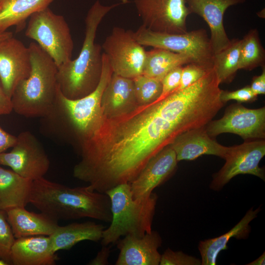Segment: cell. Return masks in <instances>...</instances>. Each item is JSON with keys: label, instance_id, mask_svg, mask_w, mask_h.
<instances>
[{"label": "cell", "instance_id": "1", "mask_svg": "<svg viewBox=\"0 0 265 265\" xmlns=\"http://www.w3.org/2000/svg\"><path fill=\"white\" fill-rule=\"evenodd\" d=\"M203 126L193 98L176 90L124 115L103 119L81 145L76 172L94 190L105 193L133 181L150 159L177 136Z\"/></svg>", "mask_w": 265, "mask_h": 265}, {"label": "cell", "instance_id": "2", "mask_svg": "<svg viewBox=\"0 0 265 265\" xmlns=\"http://www.w3.org/2000/svg\"><path fill=\"white\" fill-rule=\"evenodd\" d=\"M103 65L96 88L80 98L65 97L58 86L54 101L48 112L41 117L40 130L46 136L60 142L81 145L101 125L103 115L101 100L113 72L106 54H102Z\"/></svg>", "mask_w": 265, "mask_h": 265}, {"label": "cell", "instance_id": "3", "mask_svg": "<svg viewBox=\"0 0 265 265\" xmlns=\"http://www.w3.org/2000/svg\"><path fill=\"white\" fill-rule=\"evenodd\" d=\"M29 203L57 220L87 217L108 223L112 220L108 195L89 186L70 187L43 177L33 181Z\"/></svg>", "mask_w": 265, "mask_h": 265}, {"label": "cell", "instance_id": "4", "mask_svg": "<svg viewBox=\"0 0 265 265\" xmlns=\"http://www.w3.org/2000/svg\"><path fill=\"white\" fill-rule=\"evenodd\" d=\"M118 5H104L97 0L88 10L84 39L78 56L58 67L57 85L66 98H82L97 87L102 73L103 53L102 46L95 42L96 32L104 17Z\"/></svg>", "mask_w": 265, "mask_h": 265}, {"label": "cell", "instance_id": "5", "mask_svg": "<svg viewBox=\"0 0 265 265\" xmlns=\"http://www.w3.org/2000/svg\"><path fill=\"white\" fill-rule=\"evenodd\" d=\"M31 60L28 77L15 88L11 100L13 110L26 117H42L54 101L58 85V67L36 42L28 46Z\"/></svg>", "mask_w": 265, "mask_h": 265}, {"label": "cell", "instance_id": "6", "mask_svg": "<svg viewBox=\"0 0 265 265\" xmlns=\"http://www.w3.org/2000/svg\"><path fill=\"white\" fill-rule=\"evenodd\" d=\"M105 193L110 199L112 220L103 231L102 246L115 244L122 236L141 237L151 232L158 198L156 193L145 198L133 199L129 183L120 184Z\"/></svg>", "mask_w": 265, "mask_h": 265}, {"label": "cell", "instance_id": "7", "mask_svg": "<svg viewBox=\"0 0 265 265\" xmlns=\"http://www.w3.org/2000/svg\"><path fill=\"white\" fill-rule=\"evenodd\" d=\"M25 35L34 40L57 67L72 59L74 42L69 26L63 16L49 7L30 16Z\"/></svg>", "mask_w": 265, "mask_h": 265}, {"label": "cell", "instance_id": "8", "mask_svg": "<svg viewBox=\"0 0 265 265\" xmlns=\"http://www.w3.org/2000/svg\"><path fill=\"white\" fill-rule=\"evenodd\" d=\"M133 35L142 46L185 54L191 57L194 63L207 69L213 68L214 53L210 38L204 29L183 33H167L153 31L142 25L133 31Z\"/></svg>", "mask_w": 265, "mask_h": 265}, {"label": "cell", "instance_id": "9", "mask_svg": "<svg viewBox=\"0 0 265 265\" xmlns=\"http://www.w3.org/2000/svg\"><path fill=\"white\" fill-rule=\"evenodd\" d=\"M102 48L113 73L132 79L143 74L146 51L135 39L133 31L114 27Z\"/></svg>", "mask_w": 265, "mask_h": 265}, {"label": "cell", "instance_id": "10", "mask_svg": "<svg viewBox=\"0 0 265 265\" xmlns=\"http://www.w3.org/2000/svg\"><path fill=\"white\" fill-rule=\"evenodd\" d=\"M0 164L9 167L21 176L34 181L48 171L50 161L44 148L30 132H22L17 136L9 152L0 154Z\"/></svg>", "mask_w": 265, "mask_h": 265}, {"label": "cell", "instance_id": "11", "mask_svg": "<svg viewBox=\"0 0 265 265\" xmlns=\"http://www.w3.org/2000/svg\"><path fill=\"white\" fill-rule=\"evenodd\" d=\"M265 155L264 139L246 140L240 145L230 147L225 163L212 176L210 188L220 190L234 177L239 174H250L265 180L264 168L259 166Z\"/></svg>", "mask_w": 265, "mask_h": 265}, {"label": "cell", "instance_id": "12", "mask_svg": "<svg viewBox=\"0 0 265 265\" xmlns=\"http://www.w3.org/2000/svg\"><path fill=\"white\" fill-rule=\"evenodd\" d=\"M146 28L153 31L183 33L187 31L186 19L191 14L185 0H134Z\"/></svg>", "mask_w": 265, "mask_h": 265}, {"label": "cell", "instance_id": "13", "mask_svg": "<svg viewBox=\"0 0 265 265\" xmlns=\"http://www.w3.org/2000/svg\"><path fill=\"white\" fill-rule=\"evenodd\" d=\"M205 128L212 137L228 132L238 134L245 141L264 139L265 107L250 109L239 104L231 105L222 118L211 120Z\"/></svg>", "mask_w": 265, "mask_h": 265}, {"label": "cell", "instance_id": "14", "mask_svg": "<svg viewBox=\"0 0 265 265\" xmlns=\"http://www.w3.org/2000/svg\"><path fill=\"white\" fill-rule=\"evenodd\" d=\"M30 71L28 47L13 36L0 43V80L9 98L17 85L28 77Z\"/></svg>", "mask_w": 265, "mask_h": 265}, {"label": "cell", "instance_id": "15", "mask_svg": "<svg viewBox=\"0 0 265 265\" xmlns=\"http://www.w3.org/2000/svg\"><path fill=\"white\" fill-rule=\"evenodd\" d=\"M178 161L169 145L164 147L148 161L137 177L130 183L133 199L148 197L156 187L173 175Z\"/></svg>", "mask_w": 265, "mask_h": 265}, {"label": "cell", "instance_id": "16", "mask_svg": "<svg viewBox=\"0 0 265 265\" xmlns=\"http://www.w3.org/2000/svg\"><path fill=\"white\" fill-rule=\"evenodd\" d=\"M162 238L156 231L152 230L141 237L124 236L116 243L119 250L116 265H159L161 254L158 249Z\"/></svg>", "mask_w": 265, "mask_h": 265}, {"label": "cell", "instance_id": "17", "mask_svg": "<svg viewBox=\"0 0 265 265\" xmlns=\"http://www.w3.org/2000/svg\"><path fill=\"white\" fill-rule=\"evenodd\" d=\"M191 12L201 17L211 31L210 40L215 54L230 44L231 40L225 31L224 15L230 6L243 3L246 0H185Z\"/></svg>", "mask_w": 265, "mask_h": 265}, {"label": "cell", "instance_id": "18", "mask_svg": "<svg viewBox=\"0 0 265 265\" xmlns=\"http://www.w3.org/2000/svg\"><path fill=\"white\" fill-rule=\"evenodd\" d=\"M174 151L178 161L194 160L203 155L225 159L230 147L223 146L207 133L205 127L192 129L177 136L169 145Z\"/></svg>", "mask_w": 265, "mask_h": 265}, {"label": "cell", "instance_id": "19", "mask_svg": "<svg viewBox=\"0 0 265 265\" xmlns=\"http://www.w3.org/2000/svg\"><path fill=\"white\" fill-rule=\"evenodd\" d=\"M138 106L132 79L113 73L102 95L103 119L124 115Z\"/></svg>", "mask_w": 265, "mask_h": 265}, {"label": "cell", "instance_id": "20", "mask_svg": "<svg viewBox=\"0 0 265 265\" xmlns=\"http://www.w3.org/2000/svg\"><path fill=\"white\" fill-rule=\"evenodd\" d=\"M10 259L14 265H54L58 258L50 237L41 235L16 238Z\"/></svg>", "mask_w": 265, "mask_h": 265}, {"label": "cell", "instance_id": "21", "mask_svg": "<svg viewBox=\"0 0 265 265\" xmlns=\"http://www.w3.org/2000/svg\"><path fill=\"white\" fill-rule=\"evenodd\" d=\"M7 220L16 238L52 235L59 226L58 220L43 212L35 213L25 208H17L6 212Z\"/></svg>", "mask_w": 265, "mask_h": 265}, {"label": "cell", "instance_id": "22", "mask_svg": "<svg viewBox=\"0 0 265 265\" xmlns=\"http://www.w3.org/2000/svg\"><path fill=\"white\" fill-rule=\"evenodd\" d=\"M250 209L242 219L229 231L219 237L201 240L198 249L201 256V265H215L219 253L228 248L227 243L231 238L246 239L251 231L250 222L257 217L260 212Z\"/></svg>", "mask_w": 265, "mask_h": 265}, {"label": "cell", "instance_id": "23", "mask_svg": "<svg viewBox=\"0 0 265 265\" xmlns=\"http://www.w3.org/2000/svg\"><path fill=\"white\" fill-rule=\"evenodd\" d=\"M105 228L103 225L92 221L58 226L49 236L53 250L55 253L60 250H69L84 240L98 242L101 240Z\"/></svg>", "mask_w": 265, "mask_h": 265}, {"label": "cell", "instance_id": "24", "mask_svg": "<svg viewBox=\"0 0 265 265\" xmlns=\"http://www.w3.org/2000/svg\"><path fill=\"white\" fill-rule=\"evenodd\" d=\"M33 181L25 178L12 170L0 166V211L26 208Z\"/></svg>", "mask_w": 265, "mask_h": 265}, {"label": "cell", "instance_id": "25", "mask_svg": "<svg viewBox=\"0 0 265 265\" xmlns=\"http://www.w3.org/2000/svg\"><path fill=\"white\" fill-rule=\"evenodd\" d=\"M54 0H0V32L12 26L22 30L33 13L49 7Z\"/></svg>", "mask_w": 265, "mask_h": 265}, {"label": "cell", "instance_id": "26", "mask_svg": "<svg viewBox=\"0 0 265 265\" xmlns=\"http://www.w3.org/2000/svg\"><path fill=\"white\" fill-rule=\"evenodd\" d=\"M190 63H193V60L186 54L153 48L146 51L142 74L161 81L174 68Z\"/></svg>", "mask_w": 265, "mask_h": 265}, {"label": "cell", "instance_id": "27", "mask_svg": "<svg viewBox=\"0 0 265 265\" xmlns=\"http://www.w3.org/2000/svg\"><path fill=\"white\" fill-rule=\"evenodd\" d=\"M241 39H234L229 45L214 54L213 68L220 84L231 82L239 70Z\"/></svg>", "mask_w": 265, "mask_h": 265}, {"label": "cell", "instance_id": "28", "mask_svg": "<svg viewBox=\"0 0 265 265\" xmlns=\"http://www.w3.org/2000/svg\"><path fill=\"white\" fill-rule=\"evenodd\" d=\"M265 52L256 29H252L241 39L239 70H252L265 66Z\"/></svg>", "mask_w": 265, "mask_h": 265}, {"label": "cell", "instance_id": "29", "mask_svg": "<svg viewBox=\"0 0 265 265\" xmlns=\"http://www.w3.org/2000/svg\"><path fill=\"white\" fill-rule=\"evenodd\" d=\"M132 80L138 106L150 104L159 99L162 91L160 80L143 74L135 77Z\"/></svg>", "mask_w": 265, "mask_h": 265}, {"label": "cell", "instance_id": "30", "mask_svg": "<svg viewBox=\"0 0 265 265\" xmlns=\"http://www.w3.org/2000/svg\"><path fill=\"white\" fill-rule=\"evenodd\" d=\"M16 239L7 220L6 212L0 211V259L11 265L10 253Z\"/></svg>", "mask_w": 265, "mask_h": 265}, {"label": "cell", "instance_id": "31", "mask_svg": "<svg viewBox=\"0 0 265 265\" xmlns=\"http://www.w3.org/2000/svg\"><path fill=\"white\" fill-rule=\"evenodd\" d=\"M160 265H201V260L181 251L167 248L161 255Z\"/></svg>", "mask_w": 265, "mask_h": 265}, {"label": "cell", "instance_id": "32", "mask_svg": "<svg viewBox=\"0 0 265 265\" xmlns=\"http://www.w3.org/2000/svg\"><path fill=\"white\" fill-rule=\"evenodd\" d=\"M210 70L193 63L186 64L183 67L180 85L177 90L185 88L196 82Z\"/></svg>", "mask_w": 265, "mask_h": 265}, {"label": "cell", "instance_id": "33", "mask_svg": "<svg viewBox=\"0 0 265 265\" xmlns=\"http://www.w3.org/2000/svg\"><path fill=\"white\" fill-rule=\"evenodd\" d=\"M183 66L176 67L163 78L161 94L159 99H162L177 90L180 86ZM158 99V100H159Z\"/></svg>", "mask_w": 265, "mask_h": 265}, {"label": "cell", "instance_id": "34", "mask_svg": "<svg viewBox=\"0 0 265 265\" xmlns=\"http://www.w3.org/2000/svg\"><path fill=\"white\" fill-rule=\"evenodd\" d=\"M257 97L252 92L250 86L233 91L221 90L220 95V100L224 104L232 100H236L238 103L251 102L255 101Z\"/></svg>", "mask_w": 265, "mask_h": 265}, {"label": "cell", "instance_id": "35", "mask_svg": "<svg viewBox=\"0 0 265 265\" xmlns=\"http://www.w3.org/2000/svg\"><path fill=\"white\" fill-rule=\"evenodd\" d=\"M17 140V136L4 131L0 127V154L12 148Z\"/></svg>", "mask_w": 265, "mask_h": 265}, {"label": "cell", "instance_id": "36", "mask_svg": "<svg viewBox=\"0 0 265 265\" xmlns=\"http://www.w3.org/2000/svg\"><path fill=\"white\" fill-rule=\"evenodd\" d=\"M250 87L252 92L257 96L265 94V66L261 75L253 77Z\"/></svg>", "mask_w": 265, "mask_h": 265}, {"label": "cell", "instance_id": "37", "mask_svg": "<svg viewBox=\"0 0 265 265\" xmlns=\"http://www.w3.org/2000/svg\"><path fill=\"white\" fill-rule=\"evenodd\" d=\"M12 110L11 98L5 93L0 80V115L10 114Z\"/></svg>", "mask_w": 265, "mask_h": 265}, {"label": "cell", "instance_id": "38", "mask_svg": "<svg viewBox=\"0 0 265 265\" xmlns=\"http://www.w3.org/2000/svg\"><path fill=\"white\" fill-rule=\"evenodd\" d=\"M110 253V248L107 246H103L96 257L88 264L89 265H108V259Z\"/></svg>", "mask_w": 265, "mask_h": 265}, {"label": "cell", "instance_id": "39", "mask_svg": "<svg viewBox=\"0 0 265 265\" xmlns=\"http://www.w3.org/2000/svg\"><path fill=\"white\" fill-rule=\"evenodd\" d=\"M247 265H265V252L264 253L257 259L246 264Z\"/></svg>", "mask_w": 265, "mask_h": 265}, {"label": "cell", "instance_id": "40", "mask_svg": "<svg viewBox=\"0 0 265 265\" xmlns=\"http://www.w3.org/2000/svg\"><path fill=\"white\" fill-rule=\"evenodd\" d=\"M13 36V33L10 31L0 32V43L5 39Z\"/></svg>", "mask_w": 265, "mask_h": 265}, {"label": "cell", "instance_id": "41", "mask_svg": "<svg viewBox=\"0 0 265 265\" xmlns=\"http://www.w3.org/2000/svg\"><path fill=\"white\" fill-rule=\"evenodd\" d=\"M7 265L8 264L6 262L0 259V265Z\"/></svg>", "mask_w": 265, "mask_h": 265}, {"label": "cell", "instance_id": "42", "mask_svg": "<svg viewBox=\"0 0 265 265\" xmlns=\"http://www.w3.org/2000/svg\"><path fill=\"white\" fill-rule=\"evenodd\" d=\"M123 3H126L130 1V0H119Z\"/></svg>", "mask_w": 265, "mask_h": 265}]
</instances>
